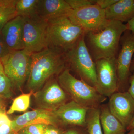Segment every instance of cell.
I'll use <instances>...</instances> for the list:
<instances>
[{
	"label": "cell",
	"mask_w": 134,
	"mask_h": 134,
	"mask_svg": "<svg viewBox=\"0 0 134 134\" xmlns=\"http://www.w3.org/2000/svg\"><path fill=\"white\" fill-rule=\"evenodd\" d=\"M27 87L30 92L38 91L48 80L59 75L65 69L64 53L57 48L48 47L31 54Z\"/></svg>",
	"instance_id": "1"
},
{
	"label": "cell",
	"mask_w": 134,
	"mask_h": 134,
	"mask_svg": "<svg viewBox=\"0 0 134 134\" xmlns=\"http://www.w3.org/2000/svg\"><path fill=\"white\" fill-rule=\"evenodd\" d=\"M127 30L126 24L111 20L100 31L85 33V44L94 62L116 58L121 38Z\"/></svg>",
	"instance_id": "2"
},
{
	"label": "cell",
	"mask_w": 134,
	"mask_h": 134,
	"mask_svg": "<svg viewBox=\"0 0 134 134\" xmlns=\"http://www.w3.org/2000/svg\"><path fill=\"white\" fill-rule=\"evenodd\" d=\"M57 81L72 100L88 109L99 108L106 100L96 88L75 77L68 69L58 75Z\"/></svg>",
	"instance_id": "3"
},
{
	"label": "cell",
	"mask_w": 134,
	"mask_h": 134,
	"mask_svg": "<svg viewBox=\"0 0 134 134\" xmlns=\"http://www.w3.org/2000/svg\"><path fill=\"white\" fill-rule=\"evenodd\" d=\"M48 23V47L57 48L63 53L71 49L85 33L67 15L51 19Z\"/></svg>",
	"instance_id": "4"
},
{
	"label": "cell",
	"mask_w": 134,
	"mask_h": 134,
	"mask_svg": "<svg viewBox=\"0 0 134 134\" xmlns=\"http://www.w3.org/2000/svg\"><path fill=\"white\" fill-rule=\"evenodd\" d=\"M85 34L64 56L68 63L80 79L96 88L97 85L96 65L85 41Z\"/></svg>",
	"instance_id": "5"
},
{
	"label": "cell",
	"mask_w": 134,
	"mask_h": 134,
	"mask_svg": "<svg viewBox=\"0 0 134 134\" xmlns=\"http://www.w3.org/2000/svg\"><path fill=\"white\" fill-rule=\"evenodd\" d=\"M31 53L26 50H11L1 59L5 74L9 79L12 87L21 90L28 80L31 62Z\"/></svg>",
	"instance_id": "6"
},
{
	"label": "cell",
	"mask_w": 134,
	"mask_h": 134,
	"mask_svg": "<svg viewBox=\"0 0 134 134\" xmlns=\"http://www.w3.org/2000/svg\"><path fill=\"white\" fill-rule=\"evenodd\" d=\"M24 18V49L32 54L48 48V21L37 15Z\"/></svg>",
	"instance_id": "7"
},
{
	"label": "cell",
	"mask_w": 134,
	"mask_h": 134,
	"mask_svg": "<svg viewBox=\"0 0 134 134\" xmlns=\"http://www.w3.org/2000/svg\"><path fill=\"white\" fill-rule=\"evenodd\" d=\"M67 16L85 33L100 31L107 26L109 21L106 18L105 10L96 4L71 9Z\"/></svg>",
	"instance_id": "8"
},
{
	"label": "cell",
	"mask_w": 134,
	"mask_h": 134,
	"mask_svg": "<svg viewBox=\"0 0 134 134\" xmlns=\"http://www.w3.org/2000/svg\"><path fill=\"white\" fill-rule=\"evenodd\" d=\"M120 48L116 58L118 79V91H126L128 86L131 63L134 55V35L130 31H125L120 42Z\"/></svg>",
	"instance_id": "9"
},
{
	"label": "cell",
	"mask_w": 134,
	"mask_h": 134,
	"mask_svg": "<svg viewBox=\"0 0 134 134\" xmlns=\"http://www.w3.org/2000/svg\"><path fill=\"white\" fill-rule=\"evenodd\" d=\"M95 62L97 74L96 89L101 95L110 97L118 91L116 58L100 59Z\"/></svg>",
	"instance_id": "10"
},
{
	"label": "cell",
	"mask_w": 134,
	"mask_h": 134,
	"mask_svg": "<svg viewBox=\"0 0 134 134\" xmlns=\"http://www.w3.org/2000/svg\"><path fill=\"white\" fill-rule=\"evenodd\" d=\"M33 95L38 108L50 111H55L68 102V95L60 86L58 81L53 78L48 80Z\"/></svg>",
	"instance_id": "11"
},
{
	"label": "cell",
	"mask_w": 134,
	"mask_h": 134,
	"mask_svg": "<svg viewBox=\"0 0 134 134\" xmlns=\"http://www.w3.org/2000/svg\"><path fill=\"white\" fill-rule=\"evenodd\" d=\"M88 109L71 100L53 112L58 127L78 126L85 128Z\"/></svg>",
	"instance_id": "12"
},
{
	"label": "cell",
	"mask_w": 134,
	"mask_h": 134,
	"mask_svg": "<svg viewBox=\"0 0 134 134\" xmlns=\"http://www.w3.org/2000/svg\"><path fill=\"white\" fill-rule=\"evenodd\" d=\"M111 113L126 128L134 116V99L127 91H117L109 97Z\"/></svg>",
	"instance_id": "13"
},
{
	"label": "cell",
	"mask_w": 134,
	"mask_h": 134,
	"mask_svg": "<svg viewBox=\"0 0 134 134\" xmlns=\"http://www.w3.org/2000/svg\"><path fill=\"white\" fill-rule=\"evenodd\" d=\"M41 123L58 127L53 112L40 108L18 116L12 121L11 127L14 133L16 134L28 126Z\"/></svg>",
	"instance_id": "14"
},
{
	"label": "cell",
	"mask_w": 134,
	"mask_h": 134,
	"mask_svg": "<svg viewBox=\"0 0 134 134\" xmlns=\"http://www.w3.org/2000/svg\"><path fill=\"white\" fill-rule=\"evenodd\" d=\"M23 17L17 16L8 22L1 31L5 43L11 50L24 49L23 43Z\"/></svg>",
	"instance_id": "15"
},
{
	"label": "cell",
	"mask_w": 134,
	"mask_h": 134,
	"mask_svg": "<svg viewBox=\"0 0 134 134\" xmlns=\"http://www.w3.org/2000/svg\"><path fill=\"white\" fill-rule=\"evenodd\" d=\"M71 9L65 0H38L36 15L48 21L56 18L67 15Z\"/></svg>",
	"instance_id": "16"
},
{
	"label": "cell",
	"mask_w": 134,
	"mask_h": 134,
	"mask_svg": "<svg viewBox=\"0 0 134 134\" xmlns=\"http://www.w3.org/2000/svg\"><path fill=\"white\" fill-rule=\"evenodd\" d=\"M105 12L107 20L128 23L134 17V0H118Z\"/></svg>",
	"instance_id": "17"
},
{
	"label": "cell",
	"mask_w": 134,
	"mask_h": 134,
	"mask_svg": "<svg viewBox=\"0 0 134 134\" xmlns=\"http://www.w3.org/2000/svg\"><path fill=\"white\" fill-rule=\"evenodd\" d=\"M100 121L103 134H125L127 130L110 112L108 104L99 107Z\"/></svg>",
	"instance_id": "18"
},
{
	"label": "cell",
	"mask_w": 134,
	"mask_h": 134,
	"mask_svg": "<svg viewBox=\"0 0 134 134\" xmlns=\"http://www.w3.org/2000/svg\"><path fill=\"white\" fill-rule=\"evenodd\" d=\"M17 0H0V33L5 25L17 16Z\"/></svg>",
	"instance_id": "19"
},
{
	"label": "cell",
	"mask_w": 134,
	"mask_h": 134,
	"mask_svg": "<svg viewBox=\"0 0 134 134\" xmlns=\"http://www.w3.org/2000/svg\"><path fill=\"white\" fill-rule=\"evenodd\" d=\"M87 134H103L100 121L99 108L89 109L86 120Z\"/></svg>",
	"instance_id": "20"
},
{
	"label": "cell",
	"mask_w": 134,
	"mask_h": 134,
	"mask_svg": "<svg viewBox=\"0 0 134 134\" xmlns=\"http://www.w3.org/2000/svg\"><path fill=\"white\" fill-rule=\"evenodd\" d=\"M38 2V0H17V16L25 18L36 15Z\"/></svg>",
	"instance_id": "21"
},
{
	"label": "cell",
	"mask_w": 134,
	"mask_h": 134,
	"mask_svg": "<svg viewBox=\"0 0 134 134\" xmlns=\"http://www.w3.org/2000/svg\"><path fill=\"white\" fill-rule=\"evenodd\" d=\"M33 94V92H30L22 94L15 98L7 113L10 114L16 111H25L30 107L31 97Z\"/></svg>",
	"instance_id": "22"
},
{
	"label": "cell",
	"mask_w": 134,
	"mask_h": 134,
	"mask_svg": "<svg viewBox=\"0 0 134 134\" xmlns=\"http://www.w3.org/2000/svg\"><path fill=\"white\" fill-rule=\"evenodd\" d=\"M12 85L4 72L0 73V98L5 99L12 96Z\"/></svg>",
	"instance_id": "23"
},
{
	"label": "cell",
	"mask_w": 134,
	"mask_h": 134,
	"mask_svg": "<svg viewBox=\"0 0 134 134\" xmlns=\"http://www.w3.org/2000/svg\"><path fill=\"white\" fill-rule=\"evenodd\" d=\"M71 9H76L96 4L95 0H65Z\"/></svg>",
	"instance_id": "24"
},
{
	"label": "cell",
	"mask_w": 134,
	"mask_h": 134,
	"mask_svg": "<svg viewBox=\"0 0 134 134\" xmlns=\"http://www.w3.org/2000/svg\"><path fill=\"white\" fill-rule=\"evenodd\" d=\"M47 125L45 124H37L30 125L24 128L30 134H44Z\"/></svg>",
	"instance_id": "25"
},
{
	"label": "cell",
	"mask_w": 134,
	"mask_h": 134,
	"mask_svg": "<svg viewBox=\"0 0 134 134\" xmlns=\"http://www.w3.org/2000/svg\"><path fill=\"white\" fill-rule=\"evenodd\" d=\"M11 51L6 44L0 33V59L8 55Z\"/></svg>",
	"instance_id": "26"
},
{
	"label": "cell",
	"mask_w": 134,
	"mask_h": 134,
	"mask_svg": "<svg viewBox=\"0 0 134 134\" xmlns=\"http://www.w3.org/2000/svg\"><path fill=\"white\" fill-rule=\"evenodd\" d=\"M63 134H87V133L85 128L74 126L63 131Z\"/></svg>",
	"instance_id": "27"
},
{
	"label": "cell",
	"mask_w": 134,
	"mask_h": 134,
	"mask_svg": "<svg viewBox=\"0 0 134 134\" xmlns=\"http://www.w3.org/2000/svg\"><path fill=\"white\" fill-rule=\"evenodd\" d=\"M118 0H95L96 4L102 9L105 10L117 2Z\"/></svg>",
	"instance_id": "28"
},
{
	"label": "cell",
	"mask_w": 134,
	"mask_h": 134,
	"mask_svg": "<svg viewBox=\"0 0 134 134\" xmlns=\"http://www.w3.org/2000/svg\"><path fill=\"white\" fill-rule=\"evenodd\" d=\"M63 131L59 127L47 125L44 134H63Z\"/></svg>",
	"instance_id": "29"
},
{
	"label": "cell",
	"mask_w": 134,
	"mask_h": 134,
	"mask_svg": "<svg viewBox=\"0 0 134 134\" xmlns=\"http://www.w3.org/2000/svg\"><path fill=\"white\" fill-rule=\"evenodd\" d=\"M11 122H7L0 125V134L14 133L11 127Z\"/></svg>",
	"instance_id": "30"
},
{
	"label": "cell",
	"mask_w": 134,
	"mask_h": 134,
	"mask_svg": "<svg viewBox=\"0 0 134 134\" xmlns=\"http://www.w3.org/2000/svg\"><path fill=\"white\" fill-rule=\"evenodd\" d=\"M129 83V86L127 91L134 99V71H133V74L130 77Z\"/></svg>",
	"instance_id": "31"
},
{
	"label": "cell",
	"mask_w": 134,
	"mask_h": 134,
	"mask_svg": "<svg viewBox=\"0 0 134 134\" xmlns=\"http://www.w3.org/2000/svg\"><path fill=\"white\" fill-rule=\"evenodd\" d=\"M5 99L0 98V114H6V105Z\"/></svg>",
	"instance_id": "32"
},
{
	"label": "cell",
	"mask_w": 134,
	"mask_h": 134,
	"mask_svg": "<svg viewBox=\"0 0 134 134\" xmlns=\"http://www.w3.org/2000/svg\"><path fill=\"white\" fill-rule=\"evenodd\" d=\"M128 30H129L134 35V17L126 24Z\"/></svg>",
	"instance_id": "33"
},
{
	"label": "cell",
	"mask_w": 134,
	"mask_h": 134,
	"mask_svg": "<svg viewBox=\"0 0 134 134\" xmlns=\"http://www.w3.org/2000/svg\"><path fill=\"white\" fill-rule=\"evenodd\" d=\"M134 129V116L132 118V120L130 121V123L129 125L127 127L126 129L127 131H129L131 130Z\"/></svg>",
	"instance_id": "34"
},
{
	"label": "cell",
	"mask_w": 134,
	"mask_h": 134,
	"mask_svg": "<svg viewBox=\"0 0 134 134\" xmlns=\"http://www.w3.org/2000/svg\"><path fill=\"white\" fill-rule=\"evenodd\" d=\"M16 134H29L24 129H22L19 131Z\"/></svg>",
	"instance_id": "35"
},
{
	"label": "cell",
	"mask_w": 134,
	"mask_h": 134,
	"mask_svg": "<svg viewBox=\"0 0 134 134\" xmlns=\"http://www.w3.org/2000/svg\"><path fill=\"white\" fill-rule=\"evenodd\" d=\"M4 72V70H3V66L1 60L0 59V73Z\"/></svg>",
	"instance_id": "36"
},
{
	"label": "cell",
	"mask_w": 134,
	"mask_h": 134,
	"mask_svg": "<svg viewBox=\"0 0 134 134\" xmlns=\"http://www.w3.org/2000/svg\"><path fill=\"white\" fill-rule=\"evenodd\" d=\"M131 72H133L134 71V60H132V63H131V68H130Z\"/></svg>",
	"instance_id": "37"
},
{
	"label": "cell",
	"mask_w": 134,
	"mask_h": 134,
	"mask_svg": "<svg viewBox=\"0 0 134 134\" xmlns=\"http://www.w3.org/2000/svg\"><path fill=\"white\" fill-rule=\"evenodd\" d=\"M128 132H129L127 133H126L125 134H134V129L129 130Z\"/></svg>",
	"instance_id": "38"
},
{
	"label": "cell",
	"mask_w": 134,
	"mask_h": 134,
	"mask_svg": "<svg viewBox=\"0 0 134 134\" xmlns=\"http://www.w3.org/2000/svg\"><path fill=\"white\" fill-rule=\"evenodd\" d=\"M133 60H134V55H133Z\"/></svg>",
	"instance_id": "39"
},
{
	"label": "cell",
	"mask_w": 134,
	"mask_h": 134,
	"mask_svg": "<svg viewBox=\"0 0 134 134\" xmlns=\"http://www.w3.org/2000/svg\"><path fill=\"white\" fill-rule=\"evenodd\" d=\"M14 134V133H13V134Z\"/></svg>",
	"instance_id": "40"
}]
</instances>
